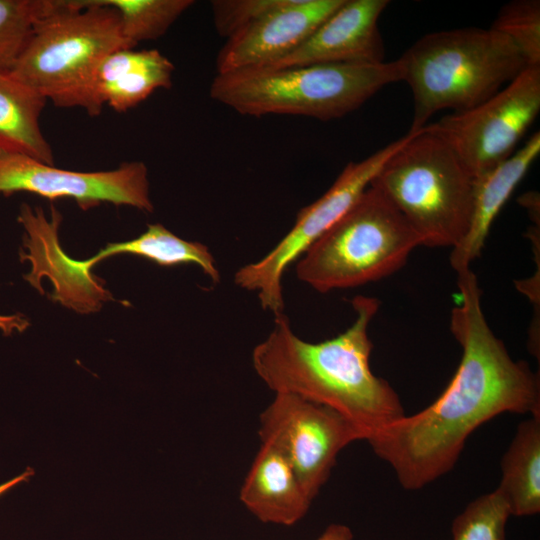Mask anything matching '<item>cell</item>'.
<instances>
[{
  "label": "cell",
  "instance_id": "10",
  "mask_svg": "<svg viewBox=\"0 0 540 540\" xmlns=\"http://www.w3.org/2000/svg\"><path fill=\"white\" fill-rule=\"evenodd\" d=\"M261 443L278 449L313 500L327 482L338 454L358 430L335 410L292 393H275L259 417Z\"/></svg>",
  "mask_w": 540,
  "mask_h": 540
},
{
  "label": "cell",
  "instance_id": "14",
  "mask_svg": "<svg viewBox=\"0 0 540 540\" xmlns=\"http://www.w3.org/2000/svg\"><path fill=\"white\" fill-rule=\"evenodd\" d=\"M388 4L387 0H344L297 48L256 68L385 62L378 21Z\"/></svg>",
  "mask_w": 540,
  "mask_h": 540
},
{
  "label": "cell",
  "instance_id": "18",
  "mask_svg": "<svg viewBox=\"0 0 540 540\" xmlns=\"http://www.w3.org/2000/svg\"><path fill=\"white\" fill-rule=\"evenodd\" d=\"M47 101L10 71L0 72V147L54 164L39 122Z\"/></svg>",
  "mask_w": 540,
  "mask_h": 540
},
{
  "label": "cell",
  "instance_id": "26",
  "mask_svg": "<svg viewBox=\"0 0 540 540\" xmlns=\"http://www.w3.org/2000/svg\"><path fill=\"white\" fill-rule=\"evenodd\" d=\"M29 326L27 319L20 315H0V330L5 335L13 332H23Z\"/></svg>",
  "mask_w": 540,
  "mask_h": 540
},
{
  "label": "cell",
  "instance_id": "24",
  "mask_svg": "<svg viewBox=\"0 0 540 540\" xmlns=\"http://www.w3.org/2000/svg\"><path fill=\"white\" fill-rule=\"evenodd\" d=\"M43 3L44 0H0V72L13 68Z\"/></svg>",
  "mask_w": 540,
  "mask_h": 540
},
{
  "label": "cell",
  "instance_id": "15",
  "mask_svg": "<svg viewBox=\"0 0 540 540\" xmlns=\"http://www.w3.org/2000/svg\"><path fill=\"white\" fill-rule=\"evenodd\" d=\"M539 153L540 133L537 132L499 166L474 178L469 227L462 240L451 249L449 257L456 274L471 269L472 262L480 256L493 221Z\"/></svg>",
  "mask_w": 540,
  "mask_h": 540
},
{
  "label": "cell",
  "instance_id": "1",
  "mask_svg": "<svg viewBox=\"0 0 540 540\" xmlns=\"http://www.w3.org/2000/svg\"><path fill=\"white\" fill-rule=\"evenodd\" d=\"M457 286L461 302L452 309L450 330L462 356L454 376L433 403L368 442L409 491L450 472L469 436L485 422L507 412L540 416L539 375L514 360L491 330L471 269L457 274Z\"/></svg>",
  "mask_w": 540,
  "mask_h": 540
},
{
  "label": "cell",
  "instance_id": "23",
  "mask_svg": "<svg viewBox=\"0 0 540 540\" xmlns=\"http://www.w3.org/2000/svg\"><path fill=\"white\" fill-rule=\"evenodd\" d=\"M491 28L513 42L527 66H540L539 0H514L503 5Z\"/></svg>",
  "mask_w": 540,
  "mask_h": 540
},
{
  "label": "cell",
  "instance_id": "3",
  "mask_svg": "<svg viewBox=\"0 0 540 540\" xmlns=\"http://www.w3.org/2000/svg\"><path fill=\"white\" fill-rule=\"evenodd\" d=\"M124 38L117 13L98 0H44L31 36L10 72L59 108L91 117L103 105L96 79L103 60Z\"/></svg>",
  "mask_w": 540,
  "mask_h": 540
},
{
  "label": "cell",
  "instance_id": "13",
  "mask_svg": "<svg viewBox=\"0 0 540 540\" xmlns=\"http://www.w3.org/2000/svg\"><path fill=\"white\" fill-rule=\"evenodd\" d=\"M343 2L287 0L226 39L217 55V74L261 67L283 57L303 43Z\"/></svg>",
  "mask_w": 540,
  "mask_h": 540
},
{
  "label": "cell",
  "instance_id": "28",
  "mask_svg": "<svg viewBox=\"0 0 540 540\" xmlns=\"http://www.w3.org/2000/svg\"><path fill=\"white\" fill-rule=\"evenodd\" d=\"M32 474L31 471H25L21 475L13 478L10 481L5 482L4 484L0 485V495H2L4 492L12 488L13 486L17 485L18 483L26 480L30 475Z\"/></svg>",
  "mask_w": 540,
  "mask_h": 540
},
{
  "label": "cell",
  "instance_id": "2",
  "mask_svg": "<svg viewBox=\"0 0 540 540\" xmlns=\"http://www.w3.org/2000/svg\"><path fill=\"white\" fill-rule=\"evenodd\" d=\"M351 305L354 322L317 343L299 338L283 313L274 316L272 331L253 349L252 365L275 393L296 394L335 410L369 442L405 411L394 388L370 367L368 328L379 300L359 295Z\"/></svg>",
  "mask_w": 540,
  "mask_h": 540
},
{
  "label": "cell",
  "instance_id": "11",
  "mask_svg": "<svg viewBox=\"0 0 540 540\" xmlns=\"http://www.w3.org/2000/svg\"><path fill=\"white\" fill-rule=\"evenodd\" d=\"M15 192L51 201L72 199L82 210L102 203L127 205L148 213L154 209L143 162H125L108 171H72L0 147V193L9 196Z\"/></svg>",
  "mask_w": 540,
  "mask_h": 540
},
{
  "label": "cell",
  "instance_id": "25",
  "mask_svg": "<svg viewBox=\"0 0 540 540\" xmlns=\"http://www.w3.org/2000/svg\"><path fill=\"white\" fill-rule=\"evenodd\" d=\"M287 0H215L212 13L215 29L229 38L239 29L283 6Z\"/></svg>",
  "mask_w": 540,
  "mask_h": 540
},
{
  "label": "cell",
  "instance_id": "8",
  "mask_svg": "<svg viewBox=\"0 0 540 540\" xmlns=\"http://www.w3.org/2000/svg\"><path fill=\"white\" fill-rule=\"evenodd\" d=\"M539 111L540 66H528L486 101L425 127L444 140L477 178L514 153Z\"/></svg>",
  "mask_w": 540,
  "mask_h": 540
},
{
  "label": "cell",
  "instance_id": "22",
  "mask_svg": "<svg viewBox=\"0 0 540 540\" xmlns=\"http://www.w3.org/2000/svg\"><path fill=\"white\" fill-rule=\"evenodd\" d=\"M510 516L506 499L495 489L474 499L455 517L452 540H507Z\"/></svg>",
  "mask_w": 540,
  "mask_h": 540
},
{
  "label": "cell",
  "instance_id": "9",
  "mask_svg": "<svg viewBox=\"0 0 540 540\" xmlns=\"http://www.w3.org/2000/svg\"><path fill=\"white\" fill-rule=\"evenodd\" d=\"M405 139L406 135L361 161L348 163L321 197L298 212L293 227L269 253L236 271L235 284L256 292L264 310L282 314L285 271L349 210Z\"/></svg>",
  "mask_w": 540,
  "mask_h": 540
},
{
  "label": "cell",
  "instance_id": "21",
  "mask_svg": "<svg viewBox=\"0 0 540 540\" xmlns=\"http://www.w3.org/2000/svg\"><path fill=\"white\" fill-rule=\"evenodd\" d=\"M118 15L127 42H139L163 36L172 24L193 5L192 0H98Z\"/></svg>",
  "mask_w": 540,
  "mask_h": 540
},
{
  "label": "cell",
  "instance_id": "27",
  "mask_svg": "<svg viewBox=\"0 0 540 540\" xmlns=\"http://www.w3.org/2000/svg\"><path fill=\"white\" fill-rule=\"evenodd\" d=\"M316 540H353L351 529L344 524H331Z\"/></svg>",
  "mask_w": 540,
  "mask_h": 540
},
{
  "label": "cell",
  "instance_id": "4",
  "mask_svg": "<svg viewBox=\"0 0 540 540\" xmlns=\"http://www.w3.org/2000/svg\"><path fill=\"white\" fill-rule=\"evenodd\" d=\"M398 61L413 96L409 131L422 129L439 111L479 105L528 67L513 42L491 27L426 34Z\"/></svg>",
  "mask_w": 540,
  "mask_h": 540
},
{
  "label": "cell",
  "instance_id": "16",
  "mask_svg": "<svg viewBox=\"0 0 540 540\" xmlns=\"http://www.w3.org/2000/svg\"><path fill=\"white\" fill-rule=\"evenodd\" d=\"M239 497L261 522L284 526L300 521L313 501L286 457L265 443H261Z\"/></svg>",
  "mask_w": 540,
  "mask_h": 540
},
{
  "label": "cell",
  "instance_id": "6",
  "mask_svg": "<svg viewBox=\"0 0 540 540\" xmlns=\"http://www.w3.org/2000/svg\"><path fill=\"white\" fill-rule=\"evenodd\" d=\"M370 185L402 214L427 247H455L471 218L474 178L426 127L406 133Z\"/></svg>",
  "mask_w": 540,
  "mask_h": 540
},
{
  "label": "cell",
  "instance_id": "12",
  "mask_svg": "<svg viewBox=\"0 0 540 540\" xmlns=\"http://www.w3.org/2000/svg\"><path fill=\"white\" fill-rule=\"evenodd\" d=\"M18 221L25 230L20 260L31 263V272L24 279L41 294V279L47 277L53 285L50 298L76 312L92 313L113 300L101 279L82 260L72 259L63 251L58 235L62 215L55 207L51 206L48 218L42 208L23 203Z\"/></svg>",
  "mask_w": 540,
  "mask_h": 540
},
{
  "label": "cell",
  "instance_id": "19",
  "mask_svg": "<svg viewBox=\"0 0 540 540\" xmlns=\"http://www.w3.org/2000/svg\"><path fill=\"white\" fill-rule=\"evenodd\" d=\"M496 488L506 499L511 516L540 512V416L522 421L501 459Z\"/></svg>",
  "mask_w": 540,
  "mask_h": 540
},
{
  "label": "cell",
  "instance_id": "20",
  "mask_svg": "<svg viewBox=\"0 0 540 540\" xmlns=\"http://www.w3.org/2000/svg\"><path fill=\"white\" fill-rule=\"evenodd\" d=\"M119 254L140 256L160 266L195 264L212 282L220 281L216 261L206 245L184 240L159 223L149 224L144 233L132 240L107 244L87 263L94 267L105 258Z\"/></svg>",
  "mask_w": 540,
  "mask_h": 540
},
{
  "label": "cell",
  "instance_id": "7",
  "mask_svg": "<svg viewBox=\"0 0 540 540\" xmlns=\"http://www.w3.org/2000/svg\"><path fill=\"white\" fill-rule=\"evenodd\" d=\"M420 239L369 185L296 263L297 278L320 293L375 282L400 270Z\"/></svg>",
  "mask_w": 540,
  "mask_h": 540
},
{
  "label": "cell",
  "instance_id": "5",
  "mask_svg": "<svg viewBox=\"0 0 540 540\" xmlns=\"http://www.w3.org/2000/svg\"><path fill=\"white\" fill-rule=\"evenodd\" d=\"M402 81L397 60L249 68L217 74L213 100L242 115H296L328 121L360 108L388 84Z\"/></svg>",
  "mask_w": 540,
  "mask_h": 540
},
{
  "label": "cell",
  "instance_id": "17",
  "mask_svg": "<svg viewBox=\"0 0 540 540\" xmlns=\"http://www.w3.org/2000/svg\"><path fill=\"white\" fill-rule=\"evenodd\" d=\"M173 63L156 49L120 48L102 62L96 79L101 104L126 112L155 90L172 85Z\"/></svg>",
  "mask_w": 540,
  "mask_h": 540
}]
</instances>
